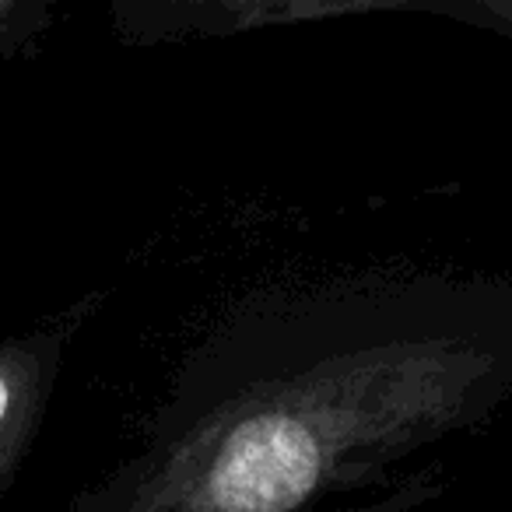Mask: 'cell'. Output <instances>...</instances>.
I'll use <instances>...</instances> for the list:
<instances>
[{"mask_svg":"<svg viewBox=\"0 0 512 512\" xmlns=\"http://www.w3.org/2000/svg\"><path fill=\"white\" fill-rule=\"evenodd\" d=\"M512 404V278L372 267L260 288L183 355L85 512H383L407 460Z\"/></svg>","mask_w":512,"mask_h":512,"instance_id":"1","label":"cell"},{"mask_svg":"<svg viewBox=\"0 0 512 512\" xmlns=\"http://www.w3.org/2000/svg\"><path fill=\"white\" fill-rule=\"evenodd\" d=\"M355 15H362V0H113L116 36L127 46L225 39Z\"/></svg>","mask_w":512,"mask_h":512,"instance_id":"2","label":"cell"},{"mask_svg":"<svg viewBox=\"0 0 512 512\" xmlns=\"http://www.w3.org/2000/svg\"><path fill=\"white\" fill-rule=\"evenodd\" d=\"M85 313L88 309H74L57 327L39 330L32 337L0 341V491L8 488L11 474L18 470L36 435L60 369L64 341Z\"/></svg>","mask_w":512,"mask_h":512,"instance_id":"3","label":"cell"},{"mask_svg":"<svg viewBox=\"0 0 512 512\" xmlns=\"http://www.w3.org/2000/svg\"><path fill=\"white\" fill-rule=\"evenodd\" d=\"M435 15L463 18L512 39V0H435Z\"/></svg>","mask_w":512,"mask_h":512,"instance_id":"4","label":"cell"},{"mask_svg":"<svg viewBox=\"0 0 512 512\" xmlns=\"http://www.w3.org/2000/svg\"><path fill=\"white\" fill-rule=\"evenodd\" d=\"M15 4H18V0H0V18L8 15V11H11V8H15Z\"/></svg>","mask_w":512,"mask_h":512,"instance_id":"5","label":"cell"}]
</instances>
